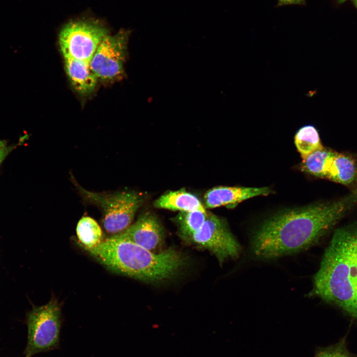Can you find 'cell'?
Masks as SVG:
<instances>
[{"instance_id": "obj_17", "label": "cell", "mask_w": 357, "mask_h": 357, "mask_svg": "<svg viewBox=\"0 0 357 357\" xmlns=\"http://www.w3.org/2000/svg\"><path fill=\"white\" fill-rule=\"evenodd\" d=\"M295 143L302 160L323 146L318 131L312 125L303 126L297 131Z\"/></svg>"}, {"instance_id": "obj_6", "label": "cell", "mask_w": 357, "mask_h": 357, "mask_svg": "<svg viewBox=\"0 0 357 357\" xmlns=\"http://www.w3.org/2000/svg\"><path fill=\"white\" fill-rule=\"evenodd\" d=\"M109 35L107 28L94 20H76L66 24L59 35L64 58L90 63L99 45Z\"/></svg>"}, {"instance_id": "obj_12", "label": "cell", "mask_w": 357, "mask_h": 357, "mask_svg": "<svg viewBox=\"0 0 357 357\" xmlns=\"http://www.w3.org/2000/svg\"><path fill=\"white\" fill-rule=\"evenodd\" d=\"M326 179L345 186L356 185V159L351 155L336 152Z\"/></svg>"}, {"instance_id": "obj_7", "label": "cell", "mask_w": 357, "mask_h": 357, "mask_svg": "<svg viewBox=\"0 0 357 357\" xmlns=\"http://www.w3.org/2000/svg\"><path fill=\"white\" fill-rule=\"evenodd\" d=\"M188 242L210 251L221 265L228 259L238 258L241 250L224 220L210 212L201 228Z\"/></svg>"}, {"instance_id": "obj_21", "label": "cell", "mask_w": 357, "mask_h": 357, "mask_svg": "<svg viewBox=\"0 0 357 357\" xmlns=\"http://www.w3.org/2000/svg\"><path fill=\"white\" fill-rule=\"evenodd\" d=\"M353 1L356 5V7H357V0H353Z\"/></svg>"}, {"instance_id": "obj_4", "label": "cell", "mask_w": 357, "mask_h": 357, "mask_svg": "<svg viewBox=\"0 0 357 357\" xmlns=\"http://www.w3.org/2000/svg\"><path fill=\"white\" fill-rule=\"evenodd\" d=\"M74 182L86 202L101 209L103 224L107 232L117 234L131 226L142 203L143 198L140 194L131 191L110 193L93 192L82 188L77 182Z\"/></svg>"}, {"instance_id": "obj_20", "label": "cell", "mask_w": 357, "mask_h": 357, "mask_svg": "<svg viewBox=\"0 0 357 357\" xmlns=\"http://www.w3.org/2000/svg\"><path fill=\"white\" fill-rule=\"evenodd\" d=\"M305 4V0H278L277 7L288 5H300Z\"/></svg>"}, {"instance_id": "obj_24", "label": "cell", "mask_w": 357, "mask_h": 357, "mask_svg": "<svg viewBox=\"0 0 357 357\" xmlns=\"http://www.w3.org/2000/svg\"><path fill=\"white\" fill-rule=\"evenodd\" d=\"M354 224L355 225V226L357 227V223H356V224Z\"/></svg>"}, {"instance_id": "obj_2", "label": "cell", "mask_w": 357, "mask_h": 357, "mask_svg": "<svg viewBox=\"0 0 357 357\" xmlns=\"http://www.w3.org/2000/svg\"><path fill=\"white\" fill-rule=\"evenodd\" d=\"M313 293L355 317L357 299V228L334 233L314 277Z\"/></svg>"}, {"instance_id": "obj_19", "label": "cell", "mask_w": 357, "mask_h": 357, "mask_svg": "<svg viewBox=\"0 0 357 357\" xmlns=\"http://www.w3.org/2000/svg\"><path fill=\"white\" fill-rule=\"evenodd\" d=\"M16 145H9L5 140H0V166Z\"/></svg>"}, {"instance_id": "obj_9", "label": "cell", "mask_w": 357, "mask_h": 357, "mask_svg": "<svg viewBox=\"0 0 357 357\" xmlns=\"http://www.w3.org/2000/svg\"><path fill=\"white\" fill-rule=\"evenodd\" d=\"M121 233L136 244L152 251L159 248L164 239L160 223L154 215L149 213L141 216Z\"/></svg>"}, {"instance_id": "obj_14", "label": "cell", "mask_w": 357, "mask_h": 357, "mask_svg": "<svg viewBox=\"0 0 357 357\" xmlns=\"http://www.w3.org/2000/svg\"><path fill=\"white\" fill-rule=\"evenodd\" d=\"M336 152L323 146L303 160L301 168L316 177L326 179Z\"/></svg>"}, {"instance_id": "obj_8", "label": "cell", "mask_w": 357, "mask_h": 357, "mask_svg": "<svg viewBox=\"0 0 357 357\" xmlns=\"http://www.w3.org/2000/svg\"><path fill=\"white\" fill-rule=\"evenodd\" d=\"M130 34V30L122 29L114 35H108L101 42L90 63L98 79L111 81L123 77Z\"/></svg>"}, {"instance_id": "obj_16", "label": "cell", "mask_w": 357, "mask_h": 357, "mask_svg": "<svg viewBox=\"0 0 357 357\" xmlns=\"http://www.w3.org/2000/svg\"><path fill=\"white\" fill-rule=\"evenodd\" d=\"M76 234L80 242L86 250L91 249L103 241V232L97 222L93 218L85 216L78 221Z\"/></svg>"}, {"instance_id": "obj_15", "label": "cell", "mask_w": 357, "mask_h": 357, "mask_svg": "<svg viewBox=\"0 0 357 357\" xmlns=\"http://www.w3.org/2000/svg\"><path fill=\"white\" fill-rule=\"evenodd\" d=\"M207 213L199 210L180 212L176 218L179 236L188 242L203 225Z\"/></svg>"}, {"instance_id": "obj_18", "label": "cell", "mask_w": 357, "mask_h": 357, "mask_svg": "<svg viewBox=\"0 0 357 357\" xmlns=\"http://www.w3.org/2000/svg\"><path fill=\"white\" fill-rule=\"evenodd\" d=\"M315 357H352L344 337L337 343L318 349Z\"/></svg>"}, {"instance_id": "obj_23", "label": "cell", "mask_w": 357, "mask_h": 357, "mask_svg": "<svg viewBox=\"0 0 357 357\" xmlns=\"http://www.w3.org/2000/svg\"><path fill=\"white\" fill-rule=\"evenodd\" d=\"M338 0L340 2L342 3V2H344V1H346V0Z\"/></svg>"}, {"instance_id": "obj_13", "label": "cell", "mask_w": 357, "mask_h": 357, "mask_svg": "<svg viewBox=\"0 0 357 357\" xmlns=\"http://www.w3.org/2000/svg\"><path fill=\"white\" fill-rule=\"evenodd\" d=\"M154 207L180 212L206 211L195 195L183 189L170 191L162 195L155 201Z\"/></svg>"}, {"instance_id": "obj_3", "label": "cell", "mask_w": 357, "mask_h": 357, "mask_svg": "<svg viewBox=\"0 0 357 357\" xmlns=\"http://www.w3.org/2000/svg\"><path fill=\"white\" fill-rule=\"evenodd\" d=\"M114 271L147 282H158L175 277L186 263L185 256L169 248L158 253L145 249L121 233L87 250Z\"/></svg>"}, {"instance_id": "obj_1", "label": "cell", "mask_w": 357, "mask_h": 357, "mask_svg": "<svg viewBox=\"0 0 357 357\" xmlns=\"http://www.w3.org/2000/svg\"><path fill=\"white\" fill-rule=\"evenodd\" d=\"M357 205V187L332 201L287 211L264 222L250 242L257 258L271 259L306 249Z\"/></svg>"}, {"instance_id": "obj_22", "label": "cell", "mask_w": 357, "mask_h": 357, "mask_svg": "<svg viewBox=\"0 0 357 357\" xmlns=\"http://www.w3.org/2000/svg\"><path fill=\"white\" fill-rule=\"evenodd\" d=\"M356 318H357V308H356Z\"/></svg>"}, {"instance_id": "obj_11", "label": "cell", "mask_w": 357, "mask_h": 357, "mask_svg": "<svg viewBox=\"0 0 357 357\" xmlns=\"http://www.w3.org/2000/svg\"><path fill=\"white\" fill-rule=\"evenodd\" d=\"M64 63L66 73L75 90L83 95L91 93L98 79L91 70L90 63L69 58H64Z\"/></svg>"}, {"instance_id": "obj_5", "label": "cell", "mask_w": 357, "mask_h": 357, "mask_svg": "<svg viewBox=\"0 0 357 357\" xmlns=\"http://www.w3.org/2000/svg\"><path fill=\"white\" fill-rule=\"evenodd\" d=\"M60 315V306L55 298H52L43 305L34 307L28 313L26 357L51 350L58 345Z\"/></svg>"}, {"instance_id": "obj_10", "label": "cell", "mask_w": 357, "mask_h": 357, "mask_svg": "<svg viewBox=\"0 0 357 357\" xmlns=\"http://www.w3.org/2000/svg\"><path fill=\"white\" fill-rule=\"evenodd\" d=\"M271 190L267 187H246L218 186L210 189L204 195L207 208L234 204L250 198L270 194Z\"/></svg>"}]
</instances>
